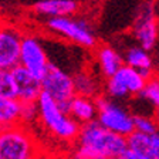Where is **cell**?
<instances>
[{
	"mask_svg": "<svg viewBox=\"0 0 159 159\" xmlns=\"http://www.w3.org/2000/svg\"><path fill=\"white\" fill-rule=\"evenodd\" d=\"M48 64L50 60L41 40L34 34H23L20 48V66L41 78L46 74Z\"/></svg>",
	"mask_w": 159,
	"mask_h": 159,
	"instance_id": "9",
	"label": "cell"
},
{
	"mask_svg": "<svg viewBox=\"0 0 159 159\" xmlns=\"http://www.w3.org/2000/svg\"><path fill=\"white\" fill-rule=\"evenodd\" d=\"M78 10L80 3L77 0H37L33 4L34 13L47 19L74 16Z\"/></svg>",
	"mask_w": 159,
	"mask_h": 159,
	"instance_id": "12",
	"label": "cell"
},
{
	"mask_svg": "<svg viewBox=\"0 0 159 159\" xmlns=\"http://www.w3.org/2000/svg\"><path fill=\"white\" fill-rule=\"evenodd\" d=\"M148 80L139 70L124 64L112 77L105 78L104 93L112 99H125L132 95H141Z\"/></svg>",
	"mask_w": 159,
	"mask_h": 159,
	"instance_id": "6",
	"label": "cell"
},
{
	"mask_svg": "<svg viewBox=\"0 0 159 159\" xmlns=\"http://www.w3.org/2000/svg\"><path fill=\"white\" fill-rule=\"evenodd\" d=\"M124 61L128 66L139 70L146 78L152 77V58L149 56L148 50H145L139 44L138 46H131L125 50Z\"/></svg>",
	"mask_w": 159,
	"mask_h": 159,
	"instance_id": "16",
	"label": "cell"
},
{
	"mask_svg": "<svg viewBox=\"0 0 159 159\" xmlns=\"http://www.w3.org/2000/svg\"><path fill=\"white\" fill-rule=\"evenodd\" d=\"M126 142H128V148L143 152L152 156L153 159L159 156V129L151 134L134 131L129 136H126Z\"/></svg>",
	"mask_w": 159,
	"mask_h": 159,
	"instance_id": "15",
	"label": "cell"
},
{
	"mask_svg": "<svg viewBox=\"0 0 159 159\" xmlns=\"http://www.w3.org/2000/svg\"><path fill=\"white\" fill-rule=\"evenodd\" d=\"M95 60L98 66L99 73L102 74L104 78H109L125 64L124 56L116 51L112 46H98L95 48Z\"/></svg>",
	"mask_w": 159,
	"mask_h": 159,
	"instance_id": "14",
	"label": "cell"
},
{
	"mask_svg": "<svg viewBox=\"0 0 159 159\" xmlns=\"http://www.w3.org/2000/svg\"><path fill=\"white\" fill-rule=\"evenodd\" d=\"M141 97L153 105L156 111V116L159 119V78L158 77H151L146 83L143 91L141 93Z\"/></svg>",
	"mask_w": 159,
	"mask_h": 159,
	"instance_id": "19",
	"label": "cell"
},
{
	"mask_svg": "<svg viewBox=\"0 0 159 159\" xmlns=\"http://www.w3.org/2000/svg\"><path fill=\"white\" fill-rule=\"evenodd\" d=\"M37 107L39 124L44 131L58 142L73 145L78 136L81 124L77 122L68 111L61 108L56 99L44 91L37 99Z\"/></svg>",
	"mask_w": 159,
	"mask_h": 159,
	"instance_id": "2",
	"label": "cell"
},
{
	"mask_svg": "<svg viewBox=\"0 0 159 159\" xmlns=\"http://www.w3.org/2000/svg\"><path fill=\"white\" fill-rule=\"evenodd\" d=\"M20 122L27 126H31L34 122H39V107H37V102H21Z\"/></svg>",
	"mask_w": 159,
	"mask_h": 159,
	"instance_id": "21",
	"label": "cell"
},
{
	"mask_svg": "<svg viewBox=\"0 0 159 159\" xmlns=\"http://www.w3.org/2000/svg\"><path fill=\"white\" fill-rule=\"evenodd\" d=\"M95 102L98 108L97 121L102 126L124 136H129L135 131L134 115L119 105L116 99L109 98L105 94H99L95 97Z\"/></svg>",
	"mask_w": 159,
	"mask_h": 159,
	"instance_id": "5",
	"label": "cell"
},
{
	"mask_svg": "<svg viewBox=\"0 0 159 159\" xmlns=\"http://www.w3.org/2000/svg\"><path fill=\"white\" fill-rule=\"evenodd\" d=\"M23 34L16 27L0 26V68L13 70L20 64V48Z\"/></svg>",
	"mask_w": 159,
	"mask_h": 159,
	"instance_id": "10",
	"label": "cell"
},
{
	"mask_svg": "<svg viewBox=\"0 0 159 159\" xmlns=\"http://www.w3.org/2000/svg\"><path fill=\"white\" fill-rule=\"evenodd\" d=\"M119 159H153V158L146 155V153H143V152H139L136 149L126 148L125 151L119 155Z\"/></svg>",
	"mask_w": 159,
	"mask_h": 159,
	"instance_id": "23",
	"label": "cell"
},
{
	"mask_svg": "<svg viewBox=\"0 0 159 159\" xmlns=\"http://www.w3.org/2000/svg\"><path fill=\"white\" fill-rule=\"evenodd\" d=\"M156 159H159V156H158V158H156Z\"/></svg>",
	"mask_w": 159,
	"mask_h": 159,
	"instance_id": "26",
	"label": "cell"
},
{
	"mask_svg": "<svg viewBox=\"0 0 159 159\" xmlns=\"http://www.w3.org/2000/svg\"><path fill=\"white\" fill-rule=\"evenodd\" d=\"M158 27H159V20H158Z\"/></svg>",
	"mask_w": 159,
	"mask_h": 159,
	"instance_id": "25",
	"label": "cell"
},
{
	"mask_svg": "<svg viewBox=\"0 0 159 159\" xmlns=\"http://www.w3.org/2000/svg\"><path fill=\"white\" fill-rule=\"evenodd\" d=\"M0 97H10L17 98L16 83L11 70L0 68Z\"/></svg>",
	"mask_w": 159,
	"mask_h": 159,
	"instance_id": "20",
	"label": "cell"
},
{
	"mask_svg": "<svg viewBox=\"0 0 159 159\" xmlns=\"http://www.w3.org/2000/svg\"><path fill=\"white\" fill-rule=\"evenodd\" d=\"M20 115H21V101L19 98L0 97V128L19 124Z\"/></svg>",
	"mask_w": 159,
	"mask_h": 159,
	"instance_id": "17",
	"label": "cell"
},
{
	"mask_svg": "<svg viewBox=\"0 0 159 159\" xmlns=\"http://www.w3.org/2000/svg\"><path fill=\"white\" fill-rule=\"evenodd\" d=\"M74 85H75V93L87 97H98L101 94V84L98 78L93 73L87 70H81L74 74Z\"/></svg>",
	"mask_w": 159,
	"mask_h": 159,
	"instance_id": "18",
	"label": "cell"
},
{
	"mask_svg": "<svg viewBox=\"0 0 159 159\" xmlns=\"http://www.w3.org/2000/svg\"><path fill=\"white\" fill-rule=\"evenodd\" d=\"M128 148L126 136L102 126L98 121L84 124L73 143V159H109Z\"/></svg>",
	"mask_w": 159,
	"mask_h": 159,
	"instance_id": "1",
	"label": "cell"
},
{
	"mask_svg": "<svg viewBox=\"0 0 159 159\" xmlns=\"http://www.w3.org/2000/svg\"><path fill=\"white\" fill-rule=\"evenodd\" d=\"M132 34L139 46L148 51H151L156 46L159 27L152 0H145L139 4L134 19Z\"/></svg>",
	"mask_w": 159,
	"mask_h": 159,
	"instance_id": "8",
	"label": "cell"
},
{
	"mask_svg": "<svg viewBox=\"0 0 159 159\" xmlns=\"http://www.w3.org/2000/svg\"><path fill=\"white\" fill-rule=\"evenodd\" d=\"M0 159H46L31 128L19 122L0 128Z\"/></svg>",
	"mask_w": 159,
	"mask_h": 159,
	"instance_id": "3",
	"label": "cell"
},
{
	"mask_svg": "<svg viewBox=\"0 0 159 159\" xmlns=\"http://www.w3.org/2000/svg\"><path fill=\"white\" fill-rule=\"evenodd\" d=\"M46 27L54 34H58L63 39L74 44H78L85 48H94L97 46V36L93 26L87 19H75L73 16L51 17L47 19Z\"/></svg>",
	"mask_w": 159,
	"mask_h": 159,
	"instance_id": "4",
	"label": "cell"
},
{
	"mask_svg": "<svg viewBox=\"0 0 159 159\" xmlns=\"http://www.w3.org/2000/svg\"><path fill=\"white\" fill-rule=\"evenodd\" d=\"M56 159H73L71 156H63V158H56Z\"/></svg>",
	"mask_w": 159,
	"mask_h": 159,
	"instance_id": "24",
	"label": "cell"
},
{
	"mask_svg": "<svg viewBox=\"0 0 159 159\" xmlns=\"http://www.w3.org/2000/svg\"><path fill=\"white\" fill-rule=\"evenodd\" d=\"M14 83H16L17 98L21 102H37L39 97L43 93L41 78L30 73L23 66H17L13 70Z\"/></svg>",
	"mask_w": 159,
	"mask_h": 159,
	"instance_id": "11",
	"label": "cell"
},
{
	"mask_svg": "<svg viewBox=\"0 0 159 159\" xmlns=\"http://www.w3.org/2000/svg\"><path fill=\"white\" fill-rule=\"evenodd\" d=\"M43 91L50 97H53L60 107L68 111V104L75 95V85H74V77L64 71L61 67L50 61L46 74L41 77Z\"/></svg>",
	"mask_w": 159,
	"mask_h": 159,
	"instance_id": "7",
	"label": "cell"
},
{
	"mask_svg": "<svg viewBox=\"0 0 159 159\" xmlns=\"http://www.w3.org/2000/svg\"><path fill=\"white\" fill-rule=\"evenodd\" d=\"M68 112L81 125L93 122L97 119V115H98L95 98L75 94L68 104Z\"/></svg>",
	"mask_w": 159,
	"mask_h": 159,
	"instance_id": "13",
	"label": "cell"
},
{
	"mask_svg": "<svg viewBox=\"0 0 159 159\" xmlns=\"http://www.w3.org/2000/svg\"><path fill=\"white\" fill-rule=\"evenodd\" d=\"M134 122H135V131H141V132H155L158 131V122L153 118L148 115H134Z\"/></svg>",
	"mask_w": 159,
	"mask_h": 159,
	"instance_id": "22",
	"label": "cell"
}]
</instances>
